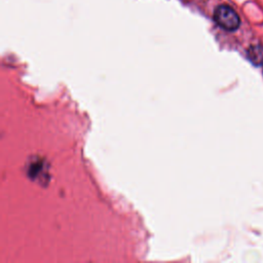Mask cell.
<instances>
[{
	"instance_id": "1",
	"label": "cell",
	"mask_w": 263,
	"mask_h": 263,
	"mask_svg": "<svg viewBox=\"0 0 263 263\" xmlns=\"http://www.w3.org/2000/svg\"><path fill=\"white\" fill-rule=\"evenodd\" d=\"M214 21L226 31H235L239 25L240 20L236 12L225 5L219 6L214 12Z\"/></svg>"
},
{
	"instance_id": "2",
	"label": "cell",
	"mask_w": 263,
	"mask_h": 263,
	"mask_svg": "<svg viewBox=\"0 0 263 263\" xmlns=\"http://www.w3.org/2000/svg\"><path fill=\"white\" fill-rule=\"evenodd\" d=\"M248 58L254 65L263 64V47L261 46H252L248 50Z\"/></svg>"
}]
</instances>
